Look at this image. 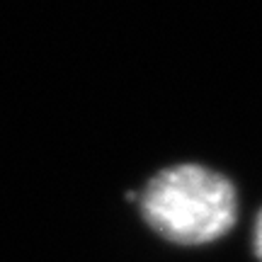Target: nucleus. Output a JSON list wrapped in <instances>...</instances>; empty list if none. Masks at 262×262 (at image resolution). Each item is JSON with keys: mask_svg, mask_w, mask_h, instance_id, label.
Returning a JSON list of instances; mask_svg holds the SVG:
<instances>
[{"mask_svg": "<svg viewBox=\"0 0 262 262\" xmlns=\"http://www.w3.org/2000/svg\"><path fill=\"white\" fill-rule=\"evenodd\" d=\"M141 211L163 238L178 245H204L231 231L238 202L221 172L185 163L150 180L141 194Z\"/></svg>", "mask_w": 262, "mask_h": 262, "instance_id": "nucleus-1", "label": "nucleus"}, {"mask_svg": "<svg viewBox=\"0 0 262 262\" xmlns=\"http://www.w3.org/2000/svg\"><path fill=\"white\" fill-rule=\"evenodd\" d=\"M253 245H255V255H257V257H260V262H262V211H260V216H257V221H255Z\"/></svg>", "mask_w": 262, "mask_h": 262, "instance_id": "nucleus-2", "label": "nucleus"}]
</instances>
